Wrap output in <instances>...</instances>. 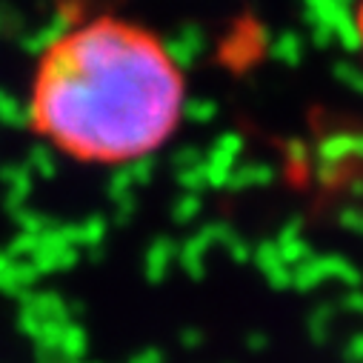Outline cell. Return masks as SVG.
<instances>
[{"instance_id": "6da1fadb", "label": "cell", "mask_w": 363, "mask_h": 363, "mask_svg": "<svg viewBox=\"0 0 363 363\" xmlns=\"http://www.w3.org/2000/svg\"><path fill=\"white\" fill-rule=\"evenodd\" d=\"M186 80L149 29L95 18L57 35L40 55L29 123L80 163H132L155 155L180 126Z\"/></svg>"}, {"instance_id": "7a4b0ae2", "label": "cell", "mask_w": 363, "mask_h": 363, "mask_svg": "<svg viewBox=\"0 0 363 363\" xmlns=\"http://www.w3.org/2000/svg\"><path fill=\"white\" fill-rule=\"evenodd\" d=\"M357 38H360V49H363V0L357 6Z\"/></svg>"}]
</instances>
